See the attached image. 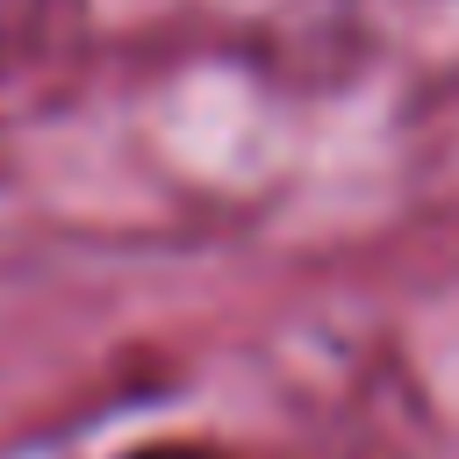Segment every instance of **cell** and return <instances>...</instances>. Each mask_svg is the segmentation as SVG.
<instances>
[{
	"mask_svg": "<svg viewBox=\"0 0 459 459\" xmlns=\"http://www.w3.org/2000/svg\"><path fill=\"white\" fill-rule=\"evenodd\" d=\"M115 459H258V452L215 445V437H129Z\"/></svg>",
	"mask_w": 459,
	"mask_h": 459,
	"instance_id": "cell-1",
	"label": "cell"
}]
</instances>
